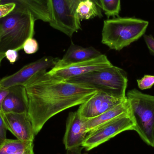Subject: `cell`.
I'll list each match as a JSON object with an SVG mask.
<instances>
[{"instance_id":"cell-23","label":"cell","mask_w":154,"mask_h":154,"mask_svg":"<svg viewBox=\"0 0 154 154\" xmlns=\"http://www.w3.org/2000/svg\"><path fill=\"white\" fill-rule=\"evenodd\" d=\"M7 130L2 113H0V146L7 139L6 138Z\"/></svg>"},{"instance_id":"cell-16","label":"cell","mask_w":154,"mask_h":154,"mask_svg":"<svg viewBox=\"0 0 154 154\" xmlns=\"http://www.w3.org/2000/svg\"><path fill=\"white\" fill-rule=\"evenodd\" d=\"M129 113V107L127 99L109 109L100 116L85 120V127L87 133L95 130L103 124L118 117L121 115Z\"/></svg>"},{"instance_id":"cell-15","label":"cell","mask_w":154,"mask_h":154,"mask_svg":"<svg viewBox=\"0 0 154 154\" xmlns=\"http://www.w3.org/2000/svg\"><path fill=\"white\" fill-rule=\"evenodd\" d=\"M102 54L92 47L84 48L71 43L61 59L54 67H61L96 58Z\"/></svg>"},{"instance_id":"cell-4","label":"cell","mask_w":154,"mask_h":154,"mask_svg":"<svg viewBox=\"0 0 154 154\" xmlns=\"http://www.w3.org/2000/svg\"><path fill=\"white\" fill-rule=\"evenodd\" d=\"M66 81L96 89L122 99L126 98L127 74L113 65Z\"/></svg>"},{"instance_id":"cell-29","label":"cell","mask_w":154,"mask_h":154,"mask_svg":"<svg viewBox=\"0 0 154 154\" xmlns=\"http://www.w3.org/2000/svg\"><path fill=\"white\" fill-rule=\"evenodd\" d=\"M5 52H0V64L2 60L5 57Z\"/></svg>"},{"instance_id":"cell-27","label":"cell","mask_w":154,"mask_h":154,"mask_svg":"<svg viewBox=\"0 0 154 154\" xmlns=\"http://www.w3.org/2000/svg\"><path fill=\"white\" fill-rule=\"evenodd\" d=\"M33 148H34V144H32L27 148L11 154H34Z\"/></svg>"},{"instance_id":"cell-21","label":"cell","mask_w":154,"mask_h":154,"mask_svg":"<svg viewBox=\"0 0 154 154\" xmlns=\"http://www.w3.org/2000/svg\"><path fill=\"white\" fill-rule=\"evenodd\" d=\"M38 49L39 45L38 42L33 38H30L25 42L23 49L26 54H32L37 52Z\"/></svg>"},{"instance_id":"cell-22","label":"cell","mask_w":154,"mask_h":154,"mask_svg":"<svg viewBox=\"0 0 154 154\" xmlns=\"http://www.w3.org/2000/svg\"><path fill=\"white\" fill-rule=\"evenodd\" d=\"M15 7L16 4L12 2L0 4V19L11 13L15 9Z\"/></svg>"},{"instance_id":"cell-2","label":"cell","mask_w":154,"mask_h":154,"mask_svg":"<svg viewBox=\"0 0 154 154\" xmlns=\"http://www.w3.org/2000/svg\"><path fill=\"white\" fill-rule=\"evenodd\" d=\"M35 21L29 12L16 8L0 19V52L23 49L25 42L34 36Z\"/></svg>"},{"instance_id":"cell-12","label":"cell","mask_w":154,"mask_h":154,"mask_svg":"<svg viewBox=\"0 0 154 154\" xmlns=\"http://www.w3.org/2000/svg\"><path fill=\"white\" fill-rule=\"evenodd\" d=\"M85 123V119L81 118L77 111L69 112L63 138L66 150L81 146L88 134Z\"/></svg>"},{"instance_id":"cell-6","label":"cell","mask_w":154,"mask_h":154,"mask_svg":"<svg viewBox=\"0 0 154 154\" xmlns=\"http://www.w3.org/2000/svg\"><path fill=\"white\" fill-rule=\"evenodd\" d=\"M82 1L51 0L52 19L49 23L50 26L71 38L81 29V21L77 17L76 10ZM92 1L99 6L98 0Z\"/></svg>"},{"instance_id":"cell-9","label":"cell","mask_w":154,"mask_h":154,"mask_svg":"<svg viewBox=\"0 0 154 154\" xmlns=\"http://www.w3.org/2000/svg\"><path fill=\"white\" fill-rule=\"evenodd\" d=\"M112 65L107 56L102 54L90 60L61 67L53 68L48 71V73L60 79L66 80Z\"/></svg>"},{"instance_id":"cell-13","label":"cell","mask_w":154,"mask_h":154,"mask_svg":"<svg viewBox=\"0 0 154 154\" xmlns=\"http://www.w3.org/2000/svg\"><path fill=\"white\" fill-rule=\"evenodd\" d=\"M12 2L15 8L29 12L35 20L49 23L52 19L51 0H0V4Z\"/></svg>"},{"instance_id":"cell-24","label":"cell","mask_w":154,"mask_h":154,"mask_svg":"<svg viewBox=\"0 0 154 154\" xmlns=\"http://www.w3.org/2000/svg\"><path fill=\"white\" fill-rule=\"evenodd\" d=\"M5 56L10 63L14 64L18 60L19 57L18 51L15 50H8L5 52Z\"/></svg>"},{"instance_id":"cell-19","label":"cell","mask_w":154,"mask_h":154,"mask_svg":"<svg viewBox=\"0 0 154 154\" xmlns=\"http://www.w3.org/2000/svg\"><path fill=\"white\" fill-rule=\"evenodd\" d=\"M99 6L108 18L119 16L121 10V0H98Z\"/></svg>"},{"instance_id":"cell-14","label":"cell","mask_w":154,"mask_h":154,"mask_svg":"<svg viewBox=\"0 0 154 154\" xmlns=\"http://www.w3.org/2000/svg\"><path fill=\"white\" fill-rule=\"evenodd\" d=\"M28 100L25 87L17 85L9 88L2 106V113H28Z\"/></svg>"},{"instance_id":"cell-7","label":"cell","mask_w":154,"mask_h":154,"mask_svg":"<svg viewBox=\"0 0 154 154\" xmlns=\"http://www.w3.org/2000/svg\"><path fill=\"white\" fill-rule=\"evenodd\" d=\"M135 126L130 113H126L88 133L81 146L90 151L122 132L134 130Z\"/></svg>"},{"instance_id":"cell-17","label":"cell","mask_w":154,"mask_h":154,"mask_svg":"<svg viewBox=\"0 0 154 154\" xmlns=\"http://www.w3.org/2000/svg\"><path fill=\"white\" fill-rule=\"evenodd\" d=\"M101 9L92 0H82L81 1L76 10V14L80 20H88L98 16L101 18Z\"/></svg>"},{"instance_id":"cell-25","label":"cell","mask_w":154,"mask_h":154,"mask_svg":"<svg viewBox=\"0 0 154 154\" xmlns=\"http://www.w3.org/2000/svg\"><path fill=\"white\" fill-rule=\"evenodd\" d=\"M144 39L146 44L148 48V49L150 51V52L152 55L154 56V38L152 35H143Z\"/></svg>"},{"instance_id":"cell-10","label":"cell","mask_w":154,"mask_h":154,"mask_svg":"<svg viewBox=\"0 0 154 154\" xmlns=\"http://www.w3.org/2000/svg\"><path fill=\"white\" fill-rule=\"evenodd\" d=\"M98 91L87 101L80 105L77 110L82 119L94 118L126 100Z\"/></svg>"},{"instance_id":"cell-26","label":"cell","mask_w":154,"mask_h":154,"mask_svg":"<svg viewBox=\"0 0 154 154\" xmlns=\"http://www.w3.org/2000/svg\"><path fill=\"white\" fill-rule=\"evenodd\" d=\"M9 92V88H2L0 84V113H2V106L5 98Z\"/></svg>"},{"instance_id":"cell-8","label":"cell","mask_w":154,"mask_h":154,"mask_svg":"<svg viewBox=\"0 0 154 154\" xmlns=\"http://www.w3.org/2000/svg\"><path fill=\"white\" fill-rule=\"evenodd\" d=\"M58 60V59L51 56L43 57L26 65L14 74L0 79V84L5 88L24 85L31 78L39 72L54 68Z\"/></svg>"},{"instance_id":"cell-18","label":"cell","mask_w":154,"mask_h":154,"mask_svg":"<svg viewBox=\"0 0 154 154\" xmlns=\"http://www.w3.org/2000/svg\"><path fill=\"white\" fill-rule=\"evenodd\" d=\"M33 144L32 141H23L19 139H6L0 146V154H11Z\"/></svg>"},{"instance_id":"cell-20","label":"cell","mask_w":154,"mask_h":154,"mask_svg":"<svg viewBox=\"0 0 154 154\" xmlns=\"http://www.w3.org/2000/svg\"><path fill=\"white\" fill-rule=\"evenodd\" d=\"M137 81L140 89H149L154 85V75H145L142 79H137Z\"/></svg>"},{"instance_id":"cell-11","label":"cell","mask_w":154,"mask_h":154,"mask_svg":"<svg viewBox=\"0 0 154 154\" xmlns=\"http://www.w3.org/2000/svg\"><path fill=\"white\" fill-rule=\"evenodd\" d=\"M7 130L17 139L32 141L35 135L28 113H2Z\"/></svg>"},{"instance_id":"cell-3","label":"cell","mask_w":154,"mask_h":154,"mask_svg":"<svg viewBox=\"0 0 154 154\" xmlns=\"http://www.w3.org/2000/svg\"><path fill=\"white\" fill-rule=\"evenodd\" d=\"M148 25L147 21L134 17L105 20L101 42L111 49L121 50L143 36Z\"/></svg>"},{"instance_id":"cell-1","label":"cell","mask_w":154,"mask_h":154,"mask_svg":"<svg viewBox=\"0 0 154 154\" xmlns=\"http://www.w3.org/2000/svg\"><path fill=\"white\" fill-rule=\"evenodd\" d=\"M23 86L28 97L27 113L35 136L52 117L81 105L98 91L85 85L60 79L47 71L35 75Z\"/></svg>"},{"instance_id":"cell-5","label":"cell","mask_w":154,"mask_h":154,"mask_svg":"<svg viewBox=\"0 0 154 154\" xmlns=\"http://www.w3.org/2000/svg\"><path fill=\"white\" fill-rule=\"evenodd\" d=\"M126 98L135 131L146 143L154 147V96L134 88L128 91Z\"/></svg>"},{"instance_id":"cell-28","label":"cell","mask_w":154,"mask_h":154,"mask_svg":"<svg viewBox=\"0 0 154 154\" xmlns=\"http://www.w3.org/2000/svg\"><path fill=\"white\" fill-rule=\"evenodd\" d=\"M82 146H80L68 149L67 150L66 154H83L82 153Z\"/></svg>"}]
</instances>
